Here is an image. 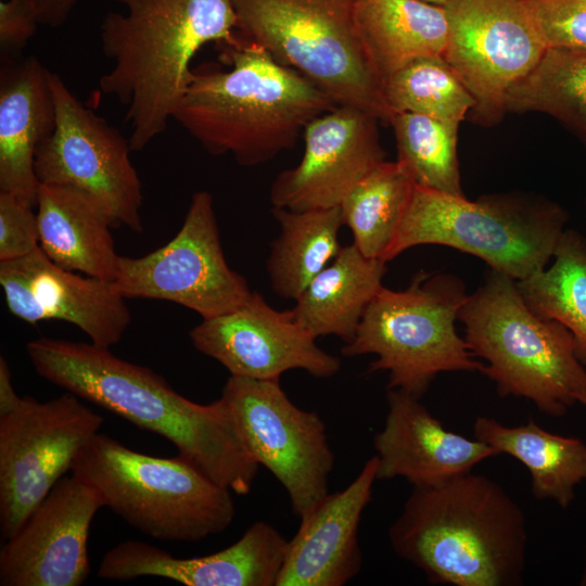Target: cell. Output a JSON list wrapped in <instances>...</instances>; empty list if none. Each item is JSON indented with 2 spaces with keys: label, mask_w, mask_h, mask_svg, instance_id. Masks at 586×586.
<instances>
[{
  "label": "cell",
  "mask_w": 586,
  "mask_h": 586,
  "mask_svg": "<svg viewBox=\"0 0 586 586\" xmlns=\"http://www.w3.org/2000/svg\"><path fill=\"white\" fill-rule=\"evenodd\" d=\"M547 48L586 53V0H530Z\"/></svg>",
  "instance_id": "33"
},
{
  "label": "cell",
  "mask_w": 586,
  "mask_h": 586,
  "mask_svg": "<svg viewBox=\"0 0 586 586\" xmlns=\"http://www.w3.org/2000/svg\"><path fill=\"white\" fill-rule=\"evenodd\" d=\"M51 73L34 56L4 60L0 75V192L37 206L36 152L55 128Z\"/></svg>",
  "instance_id": "22"
},
{
  "label": "cell",
  "mask_w": 586,
  "mask_h": 586,
  "mask_svg": "<svg viewBox=\"0 0 586 586\" xmlns=\"http://www.w3.org/2000/svg\"><path fill=\"white\" fill-rule=\"evenodd\" d=\"M104 507L98 491L63 476L0 550L1 586H79L89 575L87 542Z\"/></svg>",
  "instance_id": "15"
},
{
  "label": "cell",
  "mask_w": 586,
  "mask_h": 586,
  "mask_svg": "<svg viewBox=\"0 0 586 586\" xmlns=\"http://www.w3.org/2000/svg\"><path fill=\"white\" fill-rule=\"evenodd\" d=\"M445 60L475 100L472 119L498 124L511 88L539 63L547 44L530 0H450Z\"/></svg>",
  "instance_id": "11"
},
{
  "label": "cell",
  "mask_w": 586,
  "mask_h": 586,
  "mask_svg": "<svg viewBox=\"0 0 586 586\" xmlns=\"http://www.w3.org/2000/svg\"><path fill=\"white\" fill-rule=\"evenodd\" d=\"M377 472L374 455L345 489L328 494L300 518L276 586H343L359 573L358 526Z\"/></svg>",
  "instance_id": "21"
},
{
  "label": "cell",
  "mask_w": 586,
  "mask_h": 586,
  "mask_svg": "<svg viewBox=\"0 0 586 586\" xmlns=\"http://www.w3.org/2000/svg\"><path fill=\"white\" fill-rule=\"evenodd\" d=\"M585 208H586V196H585Z\"/></svg>",
  "instance_id": "40"
},
{
  "label": "cell",
  "mask_w": 586,
  "mask_h": 586,
  "mask_svg": "<svg viewBox=\"0 0 586 586\" xmlns=\"http://www.w3.org/2000/svg\"><path fill=\"white\" fill-rule=\"evenodd\" d=\"M550 267L517 281L528 307L538 316L563 324L572 334L576 355L586 367V238L565 229L555 247Z\"/></svg>",
  "instance_id": "29"
},
{
  "label": "cell",
  "mask_w": 586,
  "mask_h": 586,
  "mask_svg": "<svg viewBox=\"0 0 586 586\" xmlns=\"http://www.w3.org/2000/svg\"><path fill=\"white\" fill-rule=\"evenodd\" d=\"M474 438L522 462L531 474L533 496L570 507L577 485L586 481V443L577 437L551 433L528 419L508 426L480 416L473 424Z\"/></svg>",
  "instance_id": "26"
},
{
  "label": "cell",
  "mask_w": 586,
  "mask_h": 586,
  "mask_svg": "<svg viewBox=\"0 0 586 586\" xmlns=\"http://www.w3.org/2000/svg\"><path fill=\"white\" fill-rule=\"evenodd\" d=\"M51 88L55 128L36 152L39 182L78 190L95 201L115 227L142 232V186L129 140L86 107L55 73Z\"/></svg>",
  "instance_id": "12"
},
{
  "label": "cell",
  "mask_w": 586,
  "mask_h": 586,
  "mask_svg": "<svg viewBox=\"0 0 586 586\" xmlns=\"http://www.w3.org/2000/svg\"><path fill=\"white\" fill-rule=\"evenodd\" d=\"M354 21L365 55L383 85L417 60L445 59V7L421 0H356Z\"/></svg>",
  "instance_id": "24"
},
{
  "label": "cell",
  "mask_w": 586,
  "mask_h": 586,
  "mask_svg": "<svg viewBox=\"0 0 586 586\" xmlns=\"http://www.w3.org/2000/svg\"><path fill=\"white\" fill-rule=\"evenodd\" d=\"M387 406L384 426L373 438L377 480L435 485L499 455L486 443L447 430L420 398L404 391L387 390Z\"/></svg>",
  "instance_id": "20"
},
{
  "label": "cell",
  "mask_w": 586,
  "mask_h": 586,
  "mask_svg": "<svg viewBox=\"0 0 586 586\" xmlns=\"http://www.w3.org/2000/svg\"><path fill=\"white\" fill-rule=\"evenodd\" d=\"M34 11L38 23L49 27L64 24L78 0H25Z\"/></svg>",
  "instance_id": "36"
},
{
  "label": "cell",
  "mask_w": 586,
  "mask_h": 586,
  "mask_svg": "<svg viewBox=\"0 0 586 586\" xmlns=\"http://www.w3.org/2000/svg\"><path fill=\"white\" fill-rule=\"evenodd\" d=\"M228 71H193L178 122L208 153L242 166L294 146L314 118L337 104L295 69L243 38L227 46Z\"/></svg>",
  "instance_id": "4"
},
{
  "label": "cell",
  "mask_w": 586,
  "mask_h": 586,
  "mask_svg": "<svg viewBox=\"0 0 586 586\" xmlns=\"http://www.w3.org/2000/svg\"><path fill=\"white\" fill-rule=\"evenodd\" d=\"M38 20L25 0L0 2V50L4 60H14L34 36Z\"/></svg>",
  "instance_id": "35"
},
{
  "label": "cell",
  "mask_w": 586,
  "mask_h": 586,
  "mask_svg": "<svg viewBox=\"0 0 586 586\" xmlns=\"http://www.w3.org/2000/svg\"><path fill=\"white\" fill-rule=\"evenodd\" d=\"M286 547L288 540L264 521L253 523L229 547L203 557L177 558L148 543L126 540L103 556L98 576H157L187 586H276Z\"/></svg>",
  "instance_id": "19"
},
{
  "label": "cell",
  "mask_w": 586,
  "mask_h": 586,
  "mask_svg": "<svg viewBox=\"0 0 586 586\" xmlns=\"http://www.w3.org/2000/svg\"><path fill=\"white\" fill-rule=\"evenodd\" d=\"M458 319L464 340L485 361L482 374L501 397H522L553 418L576 404L586 406V367L576 355L570 331L536 315L517 281L491 269L468 295Z\"/></svg>",
  "instance_id": "5"
},
{
  "label": "cell",
  "mask_w": 586,
  "mask_h": 586,
  "mask_svg": "<svg viewBox=\"0 0 586 586\" xmlns=\"http://www.w3.org/2000/svg\"><path fill=\"white\" fill-rule=\"evenodd\" d=\"M579 585L586 586V551H585V557H584V566H583L582 575L579 578Z\"/></svg>",
  "instance_id": "38"
},
{
  "label": "cell",
  "mask_w": 586,
  "mask_h": 586,
  "mask_svg": "<svg viewBox=\"0 0 586 586\" xmlns=\"http://www.w3.org/2000/svg\"><path fill=\"white\" fill-rule=\"evenodd\" d=\"M380 119L361 109L336 105L305 127L304 154L270 188L272 207L292 211L340 206L349 191L385 161Z\"/></svg>",
  "instance_id": "17"
},
{
  "label": "cell",
  "mask_w": 586,
  "mask_h": 586,
  "mask_svg": "<svg viewBox=\"0 0 586 586\" xmlns=\"http://www.w3.org/2000/svg\"><path fill=\"white\" fill-rule=\"evenodd\" d=\"M0 284L15 317L31 324L69 322L101 347L118 343L131 321L127 298L113 281L64 269L40 246L24 257L0 262Z\"/></svg>",
  "instance_id": "18"
},
{
  "label": "cell",
  "mask_w": 586,
  "mask_h": 586,
  "mask_svg": "<svg viewBox=\"0 0 586 586\" xmlns=\"http://www.w3.org/2000/svg\"><path fill=\"white\" fill-rule=\"evenodd\" d=\"M413 188L412 179L397 161H383L345 196L340 205L343 224L362 255L385 262Z\"/></svg>",
  "instance_id": "28"
},
{
  "label": "cell",
  "mask_w": 586,
  "mask_h": 586,
  "mask_svg": "<svg viewBox=\"0 0 586 586\" xmlns=\"http://www.w3.org/2000/svg\"><path fill=\"white\" fill-rule=\"evenodd\" d=\"M388 539L399 558L434 584H523L528 543L523 510L500 484L472 471L412 486Z\"/></svg>",
  "instance_id": "2"
},
{
  "label": "cell",
  "mask_w": 586,
  "mask_h": 586,
  "mask_svg": "<svg viewBox=\"0 0 586 586\" xmlns=\"http://www.w3.org/2000/svg\"><path fill=\"white\" fill-rule=\"evenodd\" d=\"M568 220L563 206L533 192L470 201L415 184L385 262L410 247L437 244L474 255L521 281L547 267Z\"/></svg>",
  "instance_id": "6"
},
{
  "label": "cell",
  "mask_w": 586,
  "mask_h": 586,
  "mask_svg": "<svg viewBox=\"0 0 586 586\" xmlns=\"http://www.w3.org/2000/svg\"><path fill=\"white\" fill-rule=\"evenodd\" d=\"M103 418L71 392L38 402L24 396L0 417V531L9 539L97 434Z\"/></svg>",
  "instance_id": "10"
},
{
  "label": "cell",
  "mask_w": 586,
  "mask_h": 586,
  "mask_svg": "<svg viewBox=\"0 0 586 586\" xmlns=\"http://www.w3.org/2000/svg\"><path fill=\"white\" fill-rule=\"evenodd\" d=\"M127 12H110L101 43L113 66L100 79L104 94L127 105L132 151L162 135L190 84L192 59L209 42L239 38L231 0H117Z\"/></svg>",
  "instance_id": "3"
},
{
  "label": "cell",
  "mask_w": 586,
  "mask_h": 586,
  "mask_svg": "<svg viewBox=\"0 0 586 586\" xmlns=\"http://www.w3.org/2000/svg\"><path fill=\"white\" fill-rule=\"evenodd\" d=\"M385 272V262L366 257L353 243L342 247L295 300L296 321L316 339L335 335L351 343Z\"/></svg>",
  "instance_id": "25"
},
{
  "label": "cell",
  "mask_w": 586,
  "mask_h": 586,
  "mask_svg": "<svg viewBox=\"0 0 586 586\" xmlns=\"http://www.w3.org/2000/svg\"><path fill=\"white\" fill-rule=\"evenodd\" d=\"M506 109L547 114L586 145V53L547 49L536 67L511 88Z\"/></svg>",
  "instance_id": "30"
},
{
  "label": "cell",
  "mask_w": 586,
  "mask_h": 586,
  "mask_svg": "<svg viewBox=\"0 0 586 586\" xmlns=\"http://www.w3.org/2000/svg\"><path fill=\"white\" fill-rule=\"evenodd\" d=\"M397 162L418 187L464 196L457 155L460 125L402 112L392 114Z\"/></svg>",
  "instance_id": "31"
},
{
  "label": "cell",
  "mask_w": 586,
  "mask_h": 586,
  "mask_svg": "<svg viewBox=\"0 0 586 586\" xmlns=\"http://www.w3.org/2000/svg\"><path fill=\"white\" fill-rule=\"evenodd\" d=\"M38 247V221L33 207L0 192V262L24 257Z\"/></svg>",
  "instance_id": "34"
},
{
  "label": "cell",
  "mask_w": 586,
  "mask_h": 586,
  "mask_svg": "<svg viewBox=\"0 0 586 586\" xmlns=\"http://www.w3.org/2000/svg\"><path fill=\"white\" fill-rule=\"evenodd\" d=\"M386 105L394 113H415L461 124L475 100L444 58H424L403 67L383 85Z\"/></svg>",
  "instance_id": "32"
},
{
  "label": "cell",
  "mask_w": 586,
  "mask_h": 586,
  "mask_svg": "<svg viewBox=\"0 0 586 586\" xmlns=\"http://www.w3.org/2000/svg\"><path fill=\"white\" fill-rule=\"evenodd\" d=\"M280 226L271 242L267 272L273 292L296 300L340 253L341 207L292 211L272 207Z\"/></svg>",
  "instance_id": "27"
},
{
  "label": "cell",
  "mask_w": 586,
  "mask_h": 586,
  "mask_svg": "<svg viewBox=\"0 0 586 586\" xmlns=\"http://www.w3.org/2000/svg\"><path fill=\"white\" fill-rule=\"evenodd\" d=\"M356 0H231L243 38L295 69L337 105L388 123L383 84L356 33Z\"/></svg>",
  "instance_id": "9"
},
{
  "label": "cell",
  "mask_w": 586,
  "mask_h": 586,
  "mask_svg": "<svg viewBox=\"0 0 586 586\" xmlns=\"http://www.w3.org/2000/svg\"><path fill=\"white\" fill-rule=\"evenodd\" d=\"M467 297L463 282L450 273L421 270L403 291L382 286L354 340L341 353L346 357L375 355L367 371H387V390L418 398L442 372L482 373L484 362L456 330Z\"/></svg>",
  "instance_id": "8"
},
{
  "label": "cell",
  "mask_w": 586,
  "mask_h": 586,
  "mask_svg": "<svg viewBox=\"0 0 586 586\" xmlns=\"http://www.w3.org/2000/svg\"><path fill=\"white\" fill-rule=\"evenodd\" d=\"M39 246L56 265L114 281L119 255L109 214L85 193L40 183L37 196Z\"/></svg>",
  "instance_id": "23"
},
{
  "label": "cell",
  "mask_w": 586,
  "mask_h": 586,
  "mask_svg": "<svg viewBox=\"0 0 586 586\" xmlns=\"http://www.w3.org/2000/svg\"><path fill=\"white\" fill-rule=\"evenodd\" d=\"M421 1L445 7L450 0H421Z\"/></svg>",
  "instance_id": "39"
},
{
  "label": "cell",
  "mask_w": 586,
  "mask_h": 586,
  "mask_svg": "<svg viewBox=\"0 0 586 586\" xmlns=\"http://www.w3.org/2000/svg\"><path fill=\"white\" fill-rule=\"evenodd\" d=\"M221 397L251 455L286 491L295 515L329 494L334 455L318 413L294 405L279 380L230 375Z\"/></svg>",
  "instance_id": "14"
},
{
  "label": "cell",
  "mask_w": 586,
  "mask_h": 586,
  "mask_svg": "<svg viewBox=\"0 0 586 586\" xmlns=\"http://www.w3.org/2000/svg\"><path fill=\"white\" fill-rule=\"evenodd\" d=\"M113 282L126 298L169 301L203 319L237 309L253 293L227 264L207 191L193 194L180 230L164 246L141 257L119 256Z\"/></svg>",
  "instance_id": "13"
},
{
  "label": "cell",
  "mask_w": 586,
  "mask_h": 586,
  "mask_svg": "<svg viewBox=\"0 0 586 586\" xmlns=\"http://www.w3.org/2000/svg\"><path fill=\"white\" fill-rule=\"evenodd\" d=\"M26 351L47 381L169 441L178 456L237 495H247L259 464L220 396L203 405L153 370L93 343L40 337Z\"/></svg>",
  "instance_id": "1"
},
{
  "label": "cell",
  "mask_w": 586,
  "mask_h": 586,
  "mask_svg": "<svg viewBox=\"0 0 586 586\" xmlns=\"http://www.w3.org/2000/svg\"><path fill=\"white\" fill-rule=\"evenodd\" d=\"M72 474L94 487L138 531L166 542H198L233 521L232 492L181 457L144 455L97 433L79 451Z\"/></svg>",
  "instance_id": "7"
},
{
  "label": "cell",
  "mask_w": 586,
  "mask_h": 586,
  "mask_svg": "<svg viewBox=\"0 0 586 586\" xmlns=\"http://www.w3.org/2000/svg\"><path fill=\"white\" fill-rule=\"evenodd\" d=\"M23 397H20L13 386L9 365L3 356L0 357V417L17 408Z\"/></svg>",
  "instance_id": "37"
},
{
  "label": "cell",
  "mask_w": 586,
  "mask_h": 586,
  "mask_svg": "<svg viewBox=\"0 0 586 586\" xmlns=\"http://www.w3.org/2000/svg\"><path fill=\"white\" fill-rule=\"evenodd\" d=\"M196 351L217 360L230 375L279 380L292 369L315 378L337 373L341 361L316 344L292 309L272 308L258 292L237 309L203 319L189 333Z\"/></svg>",
  "instance_id": "16"
}]
</instances>
